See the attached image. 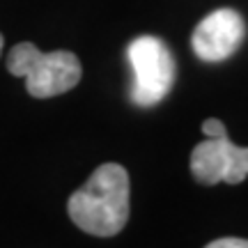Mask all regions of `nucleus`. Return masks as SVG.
<instances>
[{
	"mask_svg": "<svg viewBox=\"0 0 248 248\" xmlns=\"http://www.w3.org/2000/svg\"><path fill=\"white\" fill-rule=\"evenodd\" d=\"M133 69L131 99L138 106H154L166 99L175 83V60L159 37L142 35L126 48Z\"/></svg>",
	"mask_w": 248,
	"mask_h": 248,
	"instance_id": "3",
	"label": "nucleus"
},
{
	"mask_svg": "<svg viewBox=\"0 0 248 248\" xmlns=\"http://www.w3.org/2000/svg\"><path fill=\"white\" fill-rule=\"evenodd\" d=\"M69 218L94 237H115L129 221V172L120 163L99 166L67 202Z\"/></svg>",
	"mask_w": 248,
	"mask_h": 248,
	"instance_id": "1",
	"label": "nucleus"
},
{
	"mask_svg": "<svg viewBox=\"0 0 248 248\" xmlns=\"http://www.w3.org/2000/svg\"><path fill=\"white\" fill-rule=\"evenodd\" d=\"M204 248H248V239H239V237H223L212 244H207Z\"/></svg>",
	"mask_w": 248,
	"mask_h": 248,
	"instance_id": "7",
	"label": "nucleus"
},
{
	"mask_svg": "<svg viewBox=\"0 0 248 248\" xmlns=\"http://www.w3.org/2000/svg\"><path fill=\"white\" fill-rule=\"evenodd\" d=\"M7 69L12 76L26 78L28 94L35 99L64 94L76 88L83 76L78 58L71 51L44 53L30 42L12 46V51L7 53Z\"/></svg>",
	"mask_w": 248,
	"mask_h": 248,
	"instance_id": "2",
	"label": "nucleus"
},
{
	"mask_svg": "<svg viewBox=\"0 0 248 248\" xmlns=\"http://www.w3.org/2000/svg\"><path fill=\"white\" fill-rule=\"evenodd\" d=\"M202 133L207 138H223V136H228L225 131V124L221 120H204L202 122Z\"/></svg>",
	"mask_w": 248,
	"mask_h": 248,
	"instance_id": "6",
	"label": "nucleus"
},
{
	"mask_svg": "<svg viewBox=\"0 0 248 248\" xmlns=\"http://www.w3.org/2000/svg\"><path fill=\"white\" fill-rule=\"evenodd\" d=\"M191 172L204 186L239 184L248 177V147H237L228 136L207 138L191 152Z\"/></svg>",
	"mask_w": 248,
	"mask_h": 248,
	"instance_id": "4",
	"label": "nucleus"
},
{
	"mask_svg": "<svg viewBox=\"0 0 248 248\" xmlns=\"http://www.w3.org/2000/svg\"><path fill=\"white\" fill-rule=\"evenodd\" d=\"M246 23L234 9H216L195 26L191 46L204 62H221L230 58L244 42Z\"/></svg>",
	"mask_w": 248,
	"mask_h": 248,
	"instance_id": "5",
	"label": "nucleus"
},
{
	"mask_svg": "<svg viewBox=\"0 0 248 248\" xmlns=\"http://www.w3.org/2000/svg\"><path fill=\"white\" fill-rule=\"evenodd\" d=\"M2 46H5V39H2V35H0V53H2Z\"/></svg>",
	"mask_w": 248,
	"mask_h": 248,
	"instance_id": "8",
	"label": "nucleus"
}]
</instances>
